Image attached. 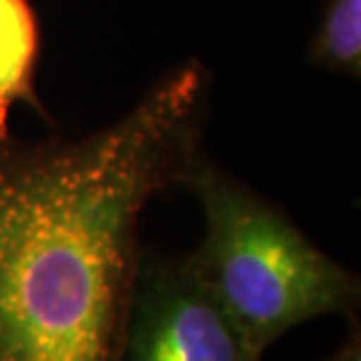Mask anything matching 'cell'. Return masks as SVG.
<instances>
[{"instance_id":"1","label":"cell","mask_w":361,"mask_h":361,"mask_svg":"<svg viewBox=\"0 0 361 361\" xmlns=\"http://www.w3.org/2000/svg\"><path fill=\"white\" fill-rule=\"evenodd\" d=\"M209 73L185 61L80 139H0V361H122L150 200L200 148Z\"/></svg>"},{"instance_id":"5","label":"cell","mask_w":361,"mask_h":361,"mask_svg":"<svg viewBox=\"0 0 361 361\" xmlns=\"http://www.w3.org/2000/svg\"><path fill=\"white\" fill-rule=\"evenodd\" d=\"M310 59L317 66L359 78L361 73V0H326Z\"/></svg>"},{"instance_id":"2","label":"cell","mask_w":361,"mask_h":361,"mask_svg":"<svg viewBox=\"0 0 361 361\" xmlns=\"http://www.w3.org/2000/svg\"><path fill=\"white\" fill-rule=\"evenodd\" d=\"M204 216V237L188 254L226 312L251 361L279 338L329 314L357 317L359 274L317 247L286 212L228 174L197 148L176 176Z\"/></svg>"},{"instance_id":"4","label":"cell","mask_w":361,"mask_h":361,"mask_svg":"<svg viewBox=\"0 0 361 361\" xmlns=\"http://www.w3.org/2000/svg\"><path fill=\"white\" fill-rule=\"evenodd\" d=\"M40 54L38 17L28 0H0V139L10 136V113L28 104L40 111L35 71Z\"/></svg>"},{"instance_id":"6","label":"cell","mask_w":361,"mask_h":361,"mask_svg":"<svg viewBox=\"0 0 361 361\" xmlns=\"http://www.w3.org/2000/svg\"><path fill=\"white\" fill-rule=\"evenodd\" d=\"M350 322L352 324H350L348 338H345L341 348H338L326 361H361V326H359L357 317H352Z\"/></svg>"},{"instance_id":"3","label":"cell","mask_w":361,"mask_h":361,"mask_svg":"<svg viewBox=\"0 0 361 361\" xmlns=\"http://www.w3.org/2000/svg\"><path fill=\"white\" fill-rule=\"evenodd\" d=\"M122 361H251L190 258H141Z\"/></svg>"}]
</instances>
